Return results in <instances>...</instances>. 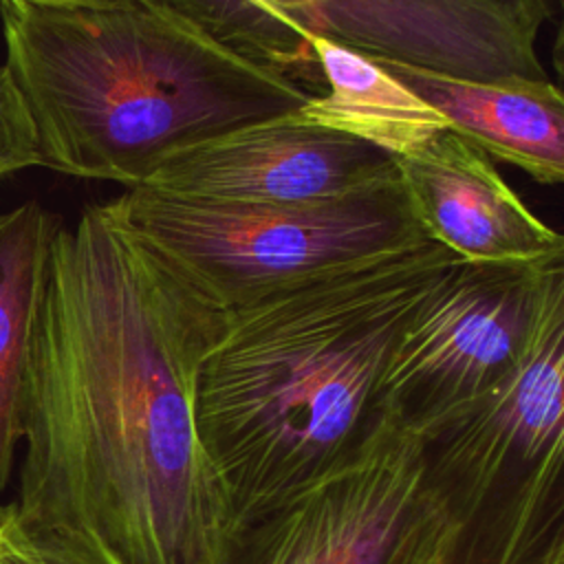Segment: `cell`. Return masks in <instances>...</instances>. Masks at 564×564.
Returning <instances> with one entry per match:
<instances>
[{
  "label": "cell",
  "mask_w": 564,
  "mask_h": 564,
  "mask_svg": "<svg viewBox=\"0 0 564 564\" xmlns=\"http://www.w3.org/2000/svg\"><path fill=\"white\" fill-rule=\"evenodd\" d=\"M247 2H251V4H253V7H258V9H262L264 13H269L271 18H275L278 22H282V24H289L291 29H295V26H293V24H291L286 18H282L278 11H273V9H271V7H269L264 0H247ZM295 31H297V29H295ZM297 33H300V31H297ZM300 35H302V33H300ZM302 37H304V35H302ZM304 40H306V37H304Z\"/></svg>",
  "instance_id": "16"
},
{
  "label": "cell",
  "mask_w": 564,
  "mask_h": 564,
  "mask_svg": "<svg viewBox=\"0 0 564 564\" xmlns=\"http://www.w3.org/2000/svg\"><path fill=\"white\" fill-rule=\"evenodd\" d=\"M0 15L42 165L70 176L139 187L170 154L313 97L170 0H0Z\"/></svg>",
  "instance_id": "3"
},
{
  "label": "cell",
  "mask_w": 564,
  "mask_h": 564,
  "mask_svg": "<svg viewBox=\"0 0 564 564\" xmlns=\"http://www.w3.org/2000/svg\"><path fill=\"white\" fill-rule=\"evenodd\" d=\"M410 209L427 240L471 262H535L564 256L560 231L540 220L494 161L445 130L394 159Z\"/></svg>",
  "instance_id": "10"
},
{
  "label": "cell",
  "mask_w": 564,
  "mask_h": 564,
  "mask_svg": "<svg viewBox=\"0 0 564 564\" xmlns=\"http://www.w3.org/2000/svg\"><path fill=\"white\" fill-rule=\"evenodd\" d=\"M42 165L35 128L9 73L0 66V176Z\"/></svg>",
  "instance_id": "15"
},
{
  "label": "cell",
  "mask_w": 564,
  "mask_h": 564,
  "mask_svg": "<svg viewBox=\"0 0 564 564\" xmlns=\"http://www.w3.org/2000/svg\"><path fill=\"white\" fill-rule=\"evenodd\" d=\"M304 37L463 79L546 77V0H264Z\"/></svg>",
  "instance_id": "8"
},
{
  "label": "cell",
  "mask_w": 564,
  "mask_h": 564,
  "mask_svg": "<svg viewBox=\"0 0 564 564\" xmlns=\"http://www.w3.org/2000/svg\"><path fill=\"white\" fill-rule=\"evenodd\" d=\"M456 542L421 436L386 416L350 460L238 524L223 564H452Z\"/></svg>",
  "instance_id": "6"
},
{
  "label": "cell",
  "mask_w": 564,
  "mask_h": 564,
  "mask_svg": "<svg viewBox=\"0 0 564 564\" xmlns=\"http://www.w3.org/2000/svg\"><path fill=\"white\" fill-rule=\"evenodd\" d=\"M33 2H62V4H106L119 0H33Z\"/></svg>",
  "instance_id": "17"
},
{
  "label": "cell",
  "mask_w": 564,
  "mask_h": 564,
  "mask_svg": "<svg viewBox=\"0 0 564 564\" xmlns=\"http://www.w3.org/2000/svg\"><path fill=\"white\" fill-rule=\"evenodd\" d=\"M225 311L101 205L57 229L15 505L123 564H223L231 518L196 425Z\"/></svg>",
  "instance_id": "1"
},
{
  "label": "cell",
  "mask_w": 564,
  "mask_h": 564,
  "mask_svg": "<svg viewBox=\"0 0 564 564\" xmlns=\"http://www.w3.org/2000/svg\"><path fill=\"white\" fill-rule=\"evenodd\" d=\"M379 62L489 159L518 167L540 185L562 183L564 99L549 77L463 79L403 62Z\"/></svg>",
  "instance_id": "11"
},
{
  "label": "cell",
  "mask_w": 564,
  "mask_h": 564,
  "mask_svg": "<svg viewBox=\"0 0 564 564\" xmlns=\"http://www.w3.org/2000/svg\"><path fill=\"white\" fill-rule=\"evenodd\" d=\"M399 176L386 152L284 117L236 126L163 159L139 187L253 205L344 198Z\"/></svg>",
  "instance_id": "9"
},
{
  "label": "cell",
  "mask_w": 564,
  "mask_h": 564,
  "mask_svg": "<svg viewBox=\"0 0 564 564\" xmlns=\"http://www.w3.org/2000/svg\"><path fill=\"white\" fill-rule=\"evenodd\" d=\"M62 220L40 203L0 212V491L24 438L51 253Z\"/></svg>",
  "instance_id": "12"
},
{
  "label": "cell",
  "mask_w": 564,
  "mask_h": 564,
  "mask_svg": "<svg viewBox=\"0 0 564 564\" xmlns=\"http://www.w3.org/2000/svg\"><path fill=\"white\" fill-rule=\"evenodd\" d=\"M564 256L458 260L414 313L381 383V408L414 432L482 397L522 357Z\"/></svg>",
  "instance_id": "7"
},
{
  "label": "cell",
  "mask_w": 564,
  "mask_h": 564,
  "mask_svg": "<svg viewBox=\"0 0 564 564\" xmlns=\"http://www.w3.org/2000/svg\"><path fill=\"white\" fill-rule=\"evenodd\" d=\"M458 260L430 240L225 311L198 370L196 425L231 531L375 436L401 333Z\"/></svg>",
  "instance_id": "2"
},
{
  "label": "cell",
  "mask_w": 564,
  "mask_h": 564,
  "mask_svg": "<svg viewBox=\"0 0 564 564\" xmlns=\"http://www.w3.org/2000/svg\"><path fill=\"white\" fill-rule=\"evenodd\" d=\"M0 564H123L95 535L0 507Z\"/></svg>",
  "instance_id": "14"
},
{
  "label": "cell",
  "mask_w": 564,
  "mask_h": 564,
  "mask_svg": "<svg viewBox=\"0 0 564 564\" xmlns=\"http://www.w3.org/2000/svg\"><path fill=\"white\" fill-rule=\"evenodd\" d=\"M416 434L458 520L452 564H542L564 546V282L511 372Z\"/></svg>",
  "instance_id": "4"
},
{
  "label": "cell",
  "mask_w": 564,
  "mask_h": 564,
  "mask_svg": "<svg viewBox=\"0 0 564 564\" xmlns=\"http://www.w3.org/2000/svg\"><path fill=\"white\" fill-rule=\"evenodd\" d=\"M324 90L284 115L364 141L392 159L410 156L449 130L445 117L390 75L377 57L322 35H306Z\"/></svg>",
  "instance_id": "13"
},
{
  "label": "cell",
  "mask_w": 564,
  "mask_h": 564,
  "mask_svg": "<svg viewBox=\"0 0 564 564\" xmlns=\"http://www.w3.org/2000/svg\"><path fill=\"white\" fill-rule=\"evenodd\" d=\"M542 564H564V546H560L557 551H553Z\"/></svg>",
  "instance_id": "18"
},
{
  "label": "cell",
  "mask_w": 564,
  "mask_h": 564,
  "mask_svg": "<svg viewBox=\"0 0 564 564\" xmlns=\"http://www.w3.org/2000/svg\"><path fill=\"white\" fill-rule=\"evenodd\" d=\"M104 207L223 311L430 242L399 176L322 203H214L130 187Z\"/></svg>",
  "instance_id": "5"
}]
</instances>
